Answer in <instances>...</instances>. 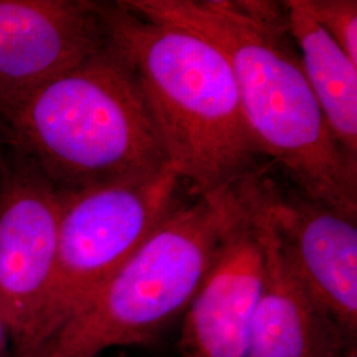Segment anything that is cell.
<instances>
[{"mask_svg":"<svg viewBox=\"0 0 357 357\" xmlns=\"http://www.w3.org/2000/svg\"><path fill=\"white\" fill-rule=\"evenodd\" d=\"M234 190L255 216L265 249V278L246 357L342 356L356 345V339L332 318L294 271L246 178Z\"/></svg>","mask_w":357,"mask_h":357,"instance_id":"obj_10","label":"cell"},{"mask_svg":"<svg viewBox=\"0 0 357 357\" xmlns=\"http://www.w3.org/2000/svg\"><path fill=\"white\" fill-rule=\"evenodd\" d=\"M122 4L213 44L229 63L245 122L261 156L307 195L357 217V165L327 128L283 3L122 0Z\"/></svg>","mask_w":357,"mask_h":357,"instance_id":"obj_1","label":"cell"},{"mask_svg":"<svg viewBox=\"0 0 357 357\" xmlns=\"http://www.w3.org/2000/svg\"><path fill=\"white\" fill-rule=\"evenodd\" d=\"M281 178L264 166L246 181L294 271L332 318L356 339L357 217Z\"/></svg>","mask_w":357,"mask_h":357,"instance_id":"obj_7","label":"cell"},{"mask_svg":"<svg viewBox=\"0 0 357 357\" xmlns=\"http://www.w3.org/2000/svg\"><path fill=\"white\" fill-rule=\"evenodd\" d=\"M340 357H357V347L356 345H354V347H351L345 354H343Z\"/></svg>","mask_w":357,"mask_h":357,"instance_id":"obj_15","label":"cell"},{"mask_svg":"<svg viewBox=\"0 0 357 357\" xmlns=\"http://www.w3.org/2000/svg\"><path fill=\"white\" fill-rule=\"evenodd\" d=\"M63 193L11 146L0 169V308L11 357H31L51 291Z\"/></svg>","mask_w":357,"mask_h":357,"instance_id":"obj_6","label":"cell"},{"mask_svg":"<svg viewBox=\"0 0 357 357\" xmlns=\"http://www.w3.org/2000/svg\"><path fill=\"white\" fill-rule=\"evenodd\" d=\"M237 212L233 190L188 195L31 357H100L113 348L151 343L191 303Z\"/></svg>","mask_w":357,"mask_h":357,"instance_id":"obj_4","label":"cell"},{"mask_svg":"<svg viewBox=\"0 0 357 357\" xmlns=\"http://www.w3.org/2000/svg\"><path fill=\"white\" fill-rule=\"evenodd\" d=\"M187 193L171 168L63 193L54 274L35 352L128 262Z\"/></svg>","mask_w":357,"mask_h":357,"instance_id":"obj_5","label":"cell"},{"mask_svg":"<svg viewBox=\"0 0 357 357\" xmlns=\"http://www.w3.org/2000/svg\"><path fill=\"white\" fill-rule=\"evenodd\" d=\"M234 193L237 216L183 314L178 357H246L248 354L265 278V249L255 216Z\"/></svg>","mask_w":357,"mask_h":357,"instance_id":"obj_9","label":"cell"},{"mask_svg":"<svg viewBox=\"0 0 357 357\" xmlns=\"http://www.w3.org/2000/svg\"><path fill=\"white\" fill-rule=\"evenodd\" d=\"M0 128L64 195L169 168L137 77L112 38L0 113Z\"/></svg>","mask_w":357,"mask_h":357,"instance_id":"obj_3","label":"cell"},{"mask_svg":"<svg viewBox=\"0 0 357 357\" xmlns=\"http://www.w3.org/2000/svg\"><path fill=\"white\" fill-rule=\"evenodd\" d=\"M109 40L100 1L0 0V113Z\"/></svg>","mask_w":357,"mask_h":357,"instance_id":"obj_8","label":"cell"},{"mask_svg":"<svg viewBox=\"0 0 357 357\" xmlns=\"http://www.w3.org/2000/svg\"><path fill=\"white\" fill-rule=\"evenodd\" d=\"M100 10L132 69L166 150L191 196H217L261 167L229 63L208 40L144 17L122 1Z\"/></svg>","mask_w":357,"mask_h":357,"instance_id":"obj_2","label":"cell"},{"mask_svg":"<svg viewBox=\"0 0 357 357\" xmlns=\"http://www.w3.org/2000/svg\"><path fill=\"white\" fill-rule=\"evenodd\" d=\"M305 3L315 22L357 65L356 0H305Z\"/></svg>","mask_w":357,"mask_h":357,"instance_id":"obj_12","label":"cell"},{"mask_svg":"<svg viewBox=\"0 0 357 357\" xmlns=\"http://www.w3.org/2000/svg\"><path fill=\"white\" fill-rule=\"evenodd\" d=\"M6 149H7V142H6V138L3 135V131L0 128V169H1V160H3V155H4Z\"/></svg>","mask_w":357,"mask_h":357,"instance_id":"obj_14","label":"cell"},{"mask_svg":"<svg viewBox=\"0 0 357 357\" xmlns=\"http://www.w3.org/2000/svg\"><path fill=\"white\" fill-rule=\"evenodd\" d=\"M302 68L332 137L357 165V65L307 10L305 0L282 1Z\"/></svg>","mask_w":357,"mask_h":357,"instance_id":"obj_11","label":"cell"},{"mask_svg":"<svg viewBox=\"0 0 357 357\" xmlns=\"http://www.w3.org/2000/svg\"><path fill=\"white\" fill-rule=\"evenodd\" d=\"M13 345L11 330L7 319L0 308V357H7V354Z\"/></svg>","mask_w":357,"mask_h":357,"instance_id":"obj_13","label":"cell"}]
</instances>
